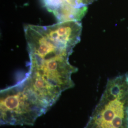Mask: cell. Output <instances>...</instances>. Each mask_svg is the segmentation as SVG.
<instances>
[{"label":"cell","instance_id":"1","mask_svg":"<svg viewBox=\"0 0 128 128\" xmlns=\"http://www.w3.org/2000/svg\"><path fill=\"white\" fill-rule=\"evenodd\" d=\"M82 30L81 23L75 21L25 27L30 62L24 79L30 89L48 110L63 92L74 86L72 76L78 69L69 60L80 41Z\"/></svg>","mask_w":128,"mask_h":128},{"label":"cell","instance_id":"2","mask_svg":"<svg viewBox=\"0 0 128 128\" xmlns=\"http://www.w3.org/2000/svg\"><path fill=\"white\" fill-rule=\"evenodd\" d=\"M85 128H128V74L108 80Z\"/></svg>","mask_w":128,"mask_h":128},{"label":"cell","instance_id":"3","mask_svg":"<svg viewBox=\"0 0 128 128\" xmlns=\"http://www.w3.org/2000/svg\"><path fill=\"white\" fill-rule=\"evenodd\" d=\"M1 125H32L46 112L24 79L0 92Z\"/></svg>","mask_w":128,"mask_h":128},{"label":"cell","instance_id":"4","mask_svg":"<svg viewBox=\"0 0 128 128\" xmlns=\"http://www.w3.org/2000/svg\"><path fill=\"white\" fill-rule=\"evenodd\" d=\"M96 0H42L44 6L56 15L68 18H79L86 15L88 6Z\"/></svg>","mask_w":128,"mask_h":128}]
</instances>
